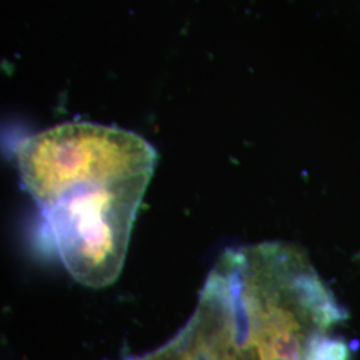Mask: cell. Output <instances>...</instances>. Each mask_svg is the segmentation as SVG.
I'll use <instances>...</instances> for the list:
<instances>
[{"mask_svg":"<svg viewBox=\"0 0 360 360\" xmlns=\"http://www.w3.org/2000/svg\"><path fill=\"white\" fill-rule=\"evenodd\" d=\"M304 360H351V348L346 339L326 334L324 330L309 333L304 343Z\"/></svg>","mask_w":360,"mask_h":360,"instance_id":"2","label":"cell"},{"mask_svg":"<svg viewBox=\"0 0 360 360\" xmlns=\"http://www.w3.org/2000/svg\"><path fill=\"white\" fill-rule=\"evenodd\" d=\"M18 172L70 275L89 287L119 276L158 154L136 132L68 122L28 135Z\"/></svg>","mask_w":360,"mask_h":360,"instance_id":"1","label":"cell"}]
</instances>
